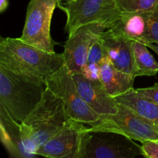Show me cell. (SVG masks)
I'll return each instance as SVG.
<instances>
[{
	"mask_svg": "<svg viewBox=\"0 0 158 158\" xmlns=\"http://www.w3.org/2000/svg\"><path fill=\"white\" fill-rule=\"evenodd\" d=\"M100 37L94 42L92 46L89 48L86 65H88V66H100L102 61L104 59V54H103V47H102Z\"/></svg>",
	"mask_w": 158,
	"mask_h": 158,
	"instance_id": "20",
	"label": "cell"
},
{
	"mask_svg": "<svg viewBox=\"0 0 158 158\" xmlns=\"http://www.w3.org/2000/svg\"><path fill=\"white\" fill-rule=\"evenodd\" d=\"M149 12L121 13V16L111 28L132 41L142 43L148 30Z\"/></svg>",
	"mask_w": 158,
	"mask_h": 158,
	"instance_id": "15",
	"label": "cell"
},
{
	"mask_svg": "<svg viewBox=\"0 0 158 158\" xmlns=\"http://www.w3.org/2000/svg\"><path fill=\"white\" fill-rule=\"evenodd\" d=\"M141 148L144 157L158 158V140L142 142Z\"/></svg>",
	"mask_w": 158,
	"mask_h": 158,
	"instance_id": "21",
	"label": "cell"
},
{
	"mask_svg": "<svg viewBox=\"0 0 158 158\" xmlns=\"http://www.w3.org/2000/svg\"><path fill=\"white\" fill-rule=\"evenodd\" d=\"M0 137L12 157H38L28 145L22 131L21 123L14 120L2 104H0Z\"/></svg>",
	"mask_w": 158,
	"mask_h": 158,
	"instance_id": "13",
	"label": "cell"
},
{
	"mask_svg": "<svg viewBox=\"0 0 158 158\" xmlns=\"http://www.w3.org/2000/svg\"><path fill=\"white\" fill-rule=\"evenodd\" d=\"M68 120L63 100L47 88L38 104L21 123V129L29 147L36 154L37 149Z\"/></svg>",
	"mask_w": 158,
	"mask_h": 158,
	"instance_id": "3",
	"label": "cell"
},
{
	"mask_svg": "<svg viewBox=\"0 0 158 158\" xmlns=\"http://www.w3.org/2000/svg\"><path fill=\"white\" fill-rule=\"evenodd\" d=\"M148 47L151 48L152 50H154L158 55V44L154 45V43H149V44L148 45Z\"/></svg>",
	"mask_w": 158,
	"mask_h": 158,
	"instance_id": "24",
	"label": "cell"
},
{
	"mask_svg": "<svg viewBox=\"0 0 158 158\" xmlns=\"http://www.w3.org/2000/svg\"><path fill=\"white\" fill-rule=\"evenodd\" d=\"M136 77L119 70L104 57L100 64V80L105 89L112 97L122 95L134 89Z\"/></svg>",
	"mask_w": 158,
	"mask_h": 158,
	"instance_id": "14",
	"label": "cell"
},
{
	"mask_svg": "<svg viewBox=\"0 0 158 158\" xmlns=\"http://www.w3.org/2000/svg\"><path fill=\"white\" fill-rule=\"evenodd\" d=\"M100 40L104 57L117 69L134 76L132 40L111 27L101 34Z\"/></svg>",
	"mask_w": 158,
	"mask_h": 158,
	"instance_id": "11",
	"label": "cell"
},
{
	"mask_svg": "<svg viewBox=\"0 0 158 158\" xmlns=\"http://www.w3.org/2000/svg\"><path fill=\"white\" fill-rule=\"evenodd\" d=\"M62 1H64V2H67V1H69V0H61V2Z\"/></svg>",
	"mask_w": 158,
	"mask_h": 158,
	"instance_id": "25",
	"label": "cell"
},
{
	"mask_svg": "<svg viewBox=\"0 0 158 158\" xmlns=\"http://www.w3.org/2000/svg\"><path fill=\"white\" fill-rule=\"evenodd\" d=\"M9 6V0H0V12H3Z\"/></svg>",
	"mask_w": 158,
	"mask_h": 158,
	"instance_id": "23",
	"label": "cell"
},
{
	"mask_svg": "<svg viewBox=\"0 0 158 158\" xmlns=\"http://www.w3.org/2000/svg\"><path fill=\"white\" fill-rule=\"evenodd\" d=\"M61 2V0H30L20 39L39 49L55 52V42L50 32L51 21L56 8Z\"/></svg>",
	"mask_w": 158,
	"mask_h": 158,
	"instance_id": "7",
	"label": "cell"
},
{
	"mask_svg": "<svg viewBox=\"0 0 158 158\" xmlns=\"http://www.w3.org/2000/svg\"><path fill=\"white\" fill-rule=\"evenodd\" d=\"M142 43L147 46L149 43L158 44V10L148 14V30Z\"/></svg>",
	"mask_w": 158,
	"mask_h": 158,
	"instance_id": "19",
	"label": "cell"
},
{
	"mask_svg": "<svg viewBox=\"0 0 158 158\" xmlns=\"http://www.w3.org/2000/svg\"><path fill=\"white\" fill-rule=\"evenodd\" d=\"M66 15L65 31L68 35L89 23L112 27L121 16L114 0H69L58 6Z\"/></svg>",
	"mask_w": 158,
	"mask_h": 158,
	"instance_id": "5",
	"label": "cell"
},
{
	"mask_svg": "<svg viewBox=\"0 0 158 158\" xmlns=\"http://www.w3.org/2000/svg\"><path fill=\"white\" fill-rule=\"evenodd\" d=\"M134 61V76L152 77L158 73V63L148 50V46L138 41H132Z\"/></svg>",
	"mask_w": 158,
	"mask_h": 158,
	"instance_id": "17",
	"label": "cell"
},
{
	"mask_svg": "<svg viewBox=\"0 0 158 158\" xmlns=\"http://www.w3.org/2000/svg\"><path fill=\"white\" fill-rule=\"evenodd\" d=\"M46 83L48 88L63 100L69 119L90 127L100 123L101 117L82 98L73 74L65 63L46 78Z\"/></svg>",
	"mask_w": 158,
	"mask_h": 158,
	"instance_id": "6",
	"label": "cell"
},
{
	"mask_svg": "<svg viewBox=\"0 0 158 158\" xmlns=\"http://www.w3.org/2000/svg\"><path fill=\"white\" fill-rule=\"evenodd\" d=\"M143 157L141 146L123 134L108 130L86 127L81 133L78 158Z\"/></svg>",
	"mask_w": 158,
	"mask_h": 158,
	"instance_id": "4",
	"label": "cell"
},
{
	"mask_svg": "<svg viewBox=\"0 0 158 158\" xmlns=\"http://www.w3.org/2000/svg\"><path fill=\"white\" fill-rule=\"evenodd\" d=\"M116 101L123 103L149 121L158 131V104L144 98L133 89L114 97Z\"/></svg>",
	"mask_w": 158,
	"mask_h": 158,
	"instance_id": "16",
	"label": "cell"
},
{
	"mask_svg": "<svg viewBox=\"0 0 158 158\" xmlns=\"http://www.w3.org/2000/svg\"><path fill=\"white\" fill-rule=\"evenodd\" d=\"M48 88L46 79L15 73L0 65V104L21 123Z\"/></svg>",
	"mask_w": 158,
	"mask_h": 158,
	"instance_id": "1",
	"label": "cell"
},
{
	"mask_svg": "<svg viewBox=\"0 0 158 158\" xmlns=\"http://www.w3.org/2000/svg\"><path fill=\"white\" fill-rule=\"evenodd\" d=\"M121 13L158 10V0H114Z\"/></svg>",
	"mask_w": 158,
	"mask_h": 158,
	"instance_id": "18",
	"label": "cell"
},
{
	"mask_svg": "<svg viewBox=\"0 0 158 158\" xmlns=\"http://www.w3.org/2000/svg\"><path fill=\"white\" fill-rule=\"evenodd\" d=\"M107 26L99 23L84 25L68 35L64 46V63L72 74H83L88 52L94 42L100 36Z\"/></svg>",
	"mask_w": 158,
	"mask_h": 158,
	"instance_id": "9",
	"label": "cell"
},
{
	"mask_svg": "<svg viewBox=\"0 0 158 158\" xmlns=\"http://www.w3.org/2000/svg\"><path fill=\"white\" fill-rule=\"evenodd\" d=\"M63 64V53L39 49L20 38H1L0 65L13 72L46 80Z\"/></svg>",
	"mask_w": 158,
	"mask_h": 158,
	"instance_id": "2",
	"label": "cell"
},
{
	"mask_svg": "<svg viewBox=\"0 0 158 158\" xmlns=\"http://www.w3.org/2000/svg\"><path fill=\"white\" fill-rule=\"evenodd\" d=\"M84 123L69 119L63 127L37 149L38 156L49 158H78Z\"/></svg>",
	"mask_w": 158,
	"mask_h": 158,
	"instance_id": "10",
	"label": "cell"
},
{
	"mask_svg": "<svg viewBox=\"0 0 158 158\" xmlns=\"http://www.w3.org/2000/svg\"><path fill=\"white\" fill-rule=\"evenodd\" d=\"M117 109L116 114L101 117L100 123L91 127L115 131L140 143L158 140V131L146 119L123 103L117 102Z\"/></svg>",
	"mask_w": 158,
	"mask_h": 158,
	"instance_id": "8",
	"label": "cell"
},
{
	"mask_svg": "<svg viewBox=\"0 0 158 158\" xmlns=\"http://www.w3.org/2000/svg\"><path fill=\"white\" fill-rule=\"evenodd\" d=\"M77 89L84 101L100 117L117 112V102L108 94L100 81H93L81 73L73 74Z\"/></svg>",
	"mask_w": 158,
	"mask_h": 158,
	"instance_id": "12",
	"label": "cell"
},
{
	"mask_svg": "<svg viewBox=\"0 0 158 158\" xmlns=\"http://www.w3.org/2000/svg\"><path fill=\"white\" fill-rule=\"evenodd\" d=\"M135 90L143 97L158 104V83H156L154 86L150 87L138 88Z\"/></svg>",
	"mask_w": 158,
	"mask_h": 158,
	"instance_id": "22",
	"label": "cell"
}]
</instances>
